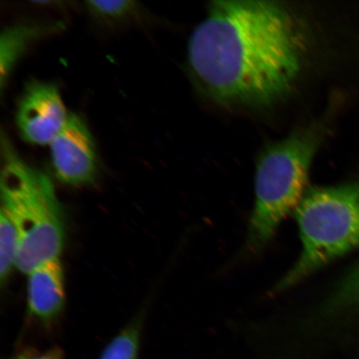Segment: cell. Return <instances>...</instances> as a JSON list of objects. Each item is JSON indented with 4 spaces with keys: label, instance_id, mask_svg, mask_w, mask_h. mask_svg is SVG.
Instances as JSON below:
<instances>
[{
    "label": "cell",
    "instance_id": "obj_1",
    "mask_svg": "<svg viewBox=\"0 0 359 359\" xmlns=\"http://www.w3.org/2000/svg\"><path fill=\"white\" fill-rule=\"evenodd\" d=\"M305 50L302 25L281 4L219 0L193 31L188 60L215 101L264 106L290 92Z\"/></svg>",
    "mask_w": 359,
    "mask_h": 359
},
{
    "label": "cell",
    "instance_id": "obj_12",
    "mask_svg": "<svg viewBox=\"0 0 359 359\" xmlns=\"http://www.w3.org/2000/svg\"><path fill=\"white\" fill-rule=\"evenodd\" d=\"M88 10L100 19L120 21L127 19L137 10V3L129 0L120 1H87Z\"/></svg>",
    "mask_w": 359,
    "mask_h": 359
},
{
    "label": "cell",
    "instance_id": "obj_8",
    "mask_svg": "<svg viewBox=\"0 0 359 359\" xmlns=\"http://www.w3.org/2000/svg\"><path fill=\"white\" fill-rule=\"evenodd\" d=\"M60 22L52 25L17 22L6 27L0 38V80L1 89L7 84L13 67L32 43L62 28Z\"/></svg>",
    "mask_w": 359,
    "mask_h": 359
},
{
    "label": "cell",
    "instance_id": "obj_10",
    "mask_svg": "<svg viewBox=\"0 0 359 359\" xmlns=\"http://www.w3.org/2000/svg\"><path fill=\"white\" fill-rule=\"evenodd\" d=\"M140 343V325L133 323L107 345L100 359H137Z\"/></svg>",
    "mask_w": 359,
    "mask_h": 359
},
{
    "label": "cell",
    "instance_id": "obj_4",
    "mask_svg": "<svg viewBox=\"0 0 359 359\" xmlns=\"http://www.w3.org/2000/svg\"><path fill=\"white\" fill-rule=\"evenodd\" d=\"M303 250L273 293L291 288L359 245V182L311 188L294 212Z\"/></svg>",
    "mask_w": 359,
    "mask_h": 359
},
{
    "label": "cell",
    "instance_id": "obj_11",
    "mask_svg": "<svg viewBox=\"0 0 359 359\" xmlns=\"http://www.w3.org/2000/svg\"><path fill=\"white\" fill-rule=\"evenodd\" d=\"M354 305H359V266L344 280L333 297L316 313V316H326L339 309Z\"/></svg>",
    "mask_w": 359,
    "mask_h": 359
},
{
    "label": "cell",
    "instance_id": "obj_5",
    "mask_svg": "<svg viewBox=\"0 0 359 359\" xmlns=\"http://www.w3.org/2000/svg\"><path fill=\"white\" fill-rule=\"evenodd\" d=\"M49 146L53 168L61 182L74 187L94 182L97 174L96 148L88 126L80 116L69 114Z\"/></svg>",
    "mask_w": 359,
    "mask_h": 359
},
{
    "label": "cell",
    "instance_id": "obj_3",
    "mask_svg": "<svg viewBox=\"0 0 359 359\" xmlns=\"http://www.w3.org/2000/svg\"><path fill=\"white\" fill-rule=\"evenodd\" d=\"M325 133V126L313 124L273 143L260 155L246 241L251 253H258L266 246L303 198L309 169Z\"/></svg>",
    "mask_w": 359,
    "mask_h": 359
},
{
    "label": "cell",
    "instance_id": "obj_13",
    "mask_svg": "<svg viewBox=\"0 0 359 359\" xmlns=\"http://www.w3.org/2000/svg\"><path fill=\"white\" fill-rule=\"evenodd\" d=\"M15 359H62V352L58 348H53L44 353H25Z\"/></svg>",
    "mask_w": 359,
    "mask_h": 359
},
{
    "label": "cell",
    "instance_id": "obj_2",
    "mask_svg": "<svg viewBox=\"0 0 359 359\" xmlns=\"http://www.w3.org/2000/svg\"><path fill=\"white\" fill-rule=\"evenodd\" d=\"M1 210L19 236L16 267L29 273L57 259L64 248L65 223L51 179L25 163L2 139Z\"/></svg>",
    "mask_w": 359,
    "mask_h": 359
},
{
    "label": "cell",
    "instance_id": "obj_6",
    "mask_svg": "<svg viewBox=\"0 0 359 359\" xmlns=\"http://www.w3.org/2000/svg\"><path fill=\"white\" fill-rule=\"evenodd\" d=\"M60 92L55 85L32 82L20 98L16 123L21 136L35 145H50L67 122Z\"/></svg>",
    "mask_w": 359,
    "mask_h": 359
},
{
    "label": "cell",
    "instance_id": "obj_7",
    "mask_svg": "<svg viewBox=\"0 0 359 359\" xmlns=\"http://www.w3.org/2000/svg\"><path fill=\"white\" fill-rule=\"evenodd\" d=\"M65 300V273L60 259L45 263L29 273V309L38 320L44 324L57 320Z\"/></svg>",
    "mask_w": 359,
    "mask_h": 359
},
{
    "label": "cell",
    "instance_id": "obj_9",
    "mask_svg": "<svg viewBox=\"0 0 359 359\" xmlns=\"http://www.w3.org/2000/svg\"><path fill=\"white\" fill-rule=\"evenodd\" d=\"M19 236L11 219L1 210L0 217V280L2 285L12 272L13 266H16L18 253H19Z\"/></svg>",
    "mask_w": 359,
    "mask_h": 359
}]
</instances>
